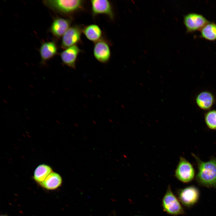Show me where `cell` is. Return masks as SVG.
<instances>
[{
    "label": "cell",
    "instance_id": "cell-1",
    "mask_svg": "<svg viewBox=\"0 0 216 216\" xmlns=\"http://www.w3.org/2000/svg\"><path fill=\"white\" fill-rule=\"evenodd\" d=\"M192 154L197 166L196 179L198 183L203 186L216 189V157L204 161L194 154Z\"/></svg>",
    "mask_w": 216,
    "mask_h": 216
},
{
    "label": "cell",
    "instance_id": "cell-2",
    "mask_svg": "<svg viewBox=\"0 0 216 216\" xmlns=\"http://www.w3.org/2000/svg\"><path fill=\"white\" fill-rule=\"evenodd\" d=\"M81 0H46L44 4L48 7L64 14L75 12L81 8L84 4Z\"/></svg>",
    "mask_w": 216,
    "mask_h": 216
},
{
    "label": "cell",
    "instance_id": "cell-3",
    "mask_svg": "<svg viewBox=\"0 0 216 216\" xmlns=\"http://www.w3.org/2000/svg\"><path fill=\"white\" fill-rule=\"evenodd\" d=\"M162 205L164 211L170 215L177 216L184 213L179 200L172 191L170 185L162 199Z\"/></svg>",
    "mask_w": 216,
    "mask_h": 216
},
{
    "label": "cell",
    "instance_id": "cell-4",
    "mask_svg": "<svg viewBox=\"0 0 216 216\" xmlns=\"http://www.w3.org/2000/svg\"><path fill=\"white\" fill-rule=\"evenodd\" d=\"M175 177L181 182L188 183L195 176V170L192 164L183 157H180L175 172Z\"/></svg>",
    "mask_w": 216,
    "mask_h": 216
},
{
    "label": "cell",
    "instance_id": "cell-5",
    "mask_svg": "<svg viewBox=\"0 0 216 216\" xmlns=\"http://www.w3.org/2000/svg\"><path fill=\"white\" fill-rule=\"evenodd\" d=\"M184 23L188 32L200 31L209 22L202 15L195 13H189L184 17Z\"/></svg>",
    "mask_w": 216,
    "mask_h": 216
},
{
    "label": "cell",
    "instance_id": "cell-6",
    "mask_svg": "<svg viewBox=\"0 0 216 216\" xmlns=\"http://www.w3.org/2000/svg\"><path fill=\"white\" fill-rule=\"evenodd\" d=\"M178 195L179 201L184 206L189 207L198 201L200 192L196 187L190 186L179 190Z\"/></svg>",
    "mask_w": 216,
    "mask_h": 216
},
{
    "label": "cell",
    "instance_id": "cell-7",
    "mask_svg": "<svg viewBox=\"0 0 216 216\" xmlns=\"http://www.w3.org/2000/svg\"><path fill=\"white\" fill-rule=\"evenodd\" d=\"M82 29L77 26L70 27L62 37L61 46L64 49L76 45L81 40Z\"/></svg>",
    "mask_w": 216,
    "mask_h": 216
},
{
    "label": "cell",
    "instance_id": "cell-8",
    "mask_svg": "<svg viewBox=\"0 0 216 216\" xmlns=\"http://www.w3.org/2000/svg\"><path fill=\"white\" fill-rule=\"evenodd\" d=\"M93 55L99 62L105 63L110 60L111 52L107 42L102 39L95 43L93 48Z\"/></svg>",
    "mask_w": 216,
    "mask_h": 216
},
{
    "label": "cell",
    "instance_id": "cell-9",
    "mask_svg": "<svg viewBox=\"0 0 216 216\" xmlns=\"http://www.w3.org/2000/svg\"><path fill=\"white\" fill-rule=\"evenodd\" d=\"M92 10L94 15L104 14L110 19H113L114 14L112 5L107 0H92L91 1Z\"/></svg>",
    "mask_w": 216,
    "mask_h": 216
},
{
    "label": "cell",
    "instance_id": "cell-10",
    "mask_svg": "<svg viewBox=\"0 0 216 216\" xmlns=\"http://www.w3.org/2000/svg\"><path fill=\"white\" fill-rule=\"evenodd\" d=\"M81 50L77 45L67 48L60 54L61 60L64 64L73 69L76 68L78 56Z\"/></svg>",
    "mask_w": 216,
    "mask_h": 216
},
{
    "label": "cell",
    "instance_id": "cell-11",
    "mask_svg": "<svg viewBox=\"0 0 216 216\" xmlns=\"http://www.w3.org/2000/svg\"><path fill=\"white\" fill-rule=\"evenodd\" d=\"M71 21L67 19L58 17L54 20L50 30L52 34L57 38L62 37L70 27Z\"/></svg>",
    "mask_w": 216,
    "mask_h": 216
},
{
    "label": "cell",
    "instance_id": "cell-12",
    "mask_svg": "<svg viewBox=\"0 0 216 216\" xmlns=\"http://www.w3.org/2000/svg\"><path fill=\"white\" fill-rule=\"evenodd\" d=\"M57 50V46L55 42L48 41L43 43L39 49L41 63L45 64L48 61L55 56Z\"/></svg>",
    "mask_w": 216,
    "mask_h": 216
},
{
    "label": "cell",
    "instance_id": "cell-13",
    "mask_svg": "<svg viewBox=\"0 0 216 216\" xmlns=\"http://www.w3.org/2000/svg\"><path fill=\"white\" fill-rule=\"evenodd\" d=\"M62 183V179L61 176L58 173L53 171L39 184L46 190H53L60 187Z\"/></svg>",
    "mask_w": 216,
    "mask_h": 216
},
{
    "label": "cell",
    "instance_id": "cell-14",
    "mask_svg": "<svg viewBox=\"0 0 216 216\" xmlns=\"http://www.w3.org/2000/svg\"><path fill=\"white\" fill-rule=\"evenodd\" d=\"M213 94L208 91H203L197 96L196 101L197 106L204 110L210 109L213 105L214 100Z\"/></svg>",
    "mask_w": 216,
    "mask_h": 216
},
{
    "label": "cell",
    "instance_id": "cell-15",
    "mask_svg": "<svg viewBox=\"0 0 216 216\" xmlns=\"http://www.w3.org/2000/svg\"><path fill=\"white\" fill-rule=\"evenodd\" d=\"M86 37L89 40L95 43L101 39L102 32L99 26L95 24L88 25L82 29Z\"/></svg>",
    "mask_w": 216,
    "mask_h": 216
},
{
    "label": "cell",
    "instance_id": "cell-16",
    "mask_svg": "<svg viewBox=\"0 0 216 216\" xmlns=\"http://www.w3.org/2000/svg\"><path fill=\"white\" fill-rule=\"evenodd\" d=\"M53 170L50 166L45 164L39 165L35 169L33 175L34 181L39 184L43 182L52 172Z\"/></svg>",
    "mask_w": 216,
    "mask_h": 216
},
{
    "label": "cell",
    "instance_id": "cell-17",
    "mask_svg": "<svg viewBox=\"0 0 216 216\" xmlns=\"http://www.w3.org/2000/svg\"><path fill=\"white\" fill-rule=\"evenodd\" d=\"M201 35L209 41L216 40V23L209 22L200 31Z\"/></svg>",
    "mask_w": 216,
    "mask_h": 216
},
{
    "label": "cell",
    "instance_id": "cell-18",
    "mask_svg": "<svg viewBox=\"0 0 216 216\" xmlns=\"http://www.w3.org/2000/svg\"><path fill=\"white\" fill-rule=\"evenodd\" d=\"M205 121L210 129L216 130V110L209 111L205 115Z\"/></svg>",
    "mask_w": 216,
    "mask_h": 216
},
{
    "label": "cell",
    "instance_id": "cell-19",
    "mask_svg": "<svg viewBox=\"0 0 216 216\" xmlns=\"http://www.w3.org/2000/svg\"><path fill=\"white\" fill-rule=\"evenodd\" d=\"M0 216H8L5 214H2V215H1Z\"/></svg>",
    "mask_w": 216,
    "mask_h": 216
}]
</instances>
